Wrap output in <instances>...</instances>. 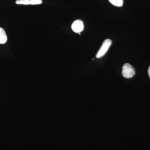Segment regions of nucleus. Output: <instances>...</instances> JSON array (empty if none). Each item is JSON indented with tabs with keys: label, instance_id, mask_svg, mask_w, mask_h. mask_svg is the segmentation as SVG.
<instances>
[{
	"label": "nucleus",
	"instance_id": "2",
	"mask_svg": "<svg viewBox=\"0 0 150 150\" xmlns=\"http://www.w3.org/2000/svg\"><path fill=\"white\" fill-rule=\"evenodd\" d=\"M112 41L110 39H106L104 40L103 43L101 48H100L99 51L97 54L96 57L97 58H100L104 56L105 53L107 52L108 48L111 45Z\"/></svg>",
	"mask_w": 150,
	"mask_h": 150
},
{
	"label": "nucleus",
	"instance_id": "7",
	"mask_svg": "<svg viewBox=\"0 0 150 150\" xmlns=\"http://www.w3.org/2000/svg\"><path fill=\"white\" fill-rule=\"evenodd\" d=\"M148 74H149V76L150 78V66L149 67V69H148Z\"/></svg>",
	"mask_w": 150,
	"mask_h": 150
},
{
	"label": "nucleus",
	"instance_id": "1",
	"mask_svg": "<svg viewBox=\"0 0 150 150\" xmlns=\"http://www.w3.org/2000/svg\"><path fill=\"white\" fill-rule=\"evenodd\" d=\"M122 74L124 78L130 79L135 74V69L130 64L126 63L123 66Z\"/></svg>",
	"mask_w": 150,
	"mask_h": 150
},
{
	"label": "nucleus",
	"instance_id": "3",
	"mask_svg": "<svg viewBox=\"0 0 150 150\" xmlns=\"http://www.w3.org/2000/svg\"><path fill=\"white\" fill-rule=\"evenodd\" d=\"M71 28L74 32L79 33L84 29L83 22L81 20H77L74 22L71 25Z\"/></svg>",
	"mask_w": 150,
	"mask_h": 150
},
{
	"label": "nucleus",
	"instance_id": "4",
	"mask_svg": "<svg viewBox=\"0 0 150 150\" xmlns=\"http://www.w3.org/2000/svg\"><path fill=\"white\" fill-rule=\"evenodd\" d=\"M17 4L38 5L42 3V0H17L16 2Z\"/></svg>",
	"mask_w": 150,
	"mask_h": 150
},
{
	"label": "nucleus",
	"instance_id": "6",
	"mask_svg": "<svg viewBox=\"0 0 150 150\" xmlns=\"http://www.w3.org/2000/svg\"><path fill=\"white\" fill-rule=\"evenodd\" d=\"M109 2L113 5L120 7L123 5V0H109Z\"/></svg>",
	"mask_w": 150,
	"mask_h": 150
},
{
	"label": "nucleus",
	"instance_id": "5",
	"mask_svg": "<svg viewBox=\"0 0 150 150\" xmlns=\"http://www.w3.org/2000/svg\"><path fill=\"white\" fill-rule=\"evenodd\" d=\"M7 41V37L5 31L2 28L0 27V44H4Z\"/></svg>",
	"mask_w": 150,
	"mask_h": 150
}]
</instances>
